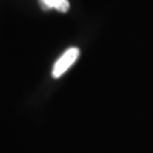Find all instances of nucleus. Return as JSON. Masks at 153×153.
Masks as SVG:
<instances>
[{"mask_svg":"<svg viewBox=\"0 0 153 153\" xmlns=\"http://www.w3.org/2000/svg\"><path fill=\"white\" fill-rule=\"evenodd\" d=\"M39 4L44 10H49L53 8L60 13H66L71 7L68 0H39Z\"/></svg>","mask_w":153,"mask_h":153,"instance_id":"2","label":"nucleus"},{"mask_svg":"<svg viewBox=\"0 0 153 153\" xmlns=\"http://www.w3.org/2000/svg\"><path fill=\"white\" fill-rule=\"evenodd\" d=\"M78 56H79L78 48L73 47V48H69L68 50H66L65 52H64V55L56 61L55 66H53V69H52V76L55 77V78L60 77L77 60Z\"/></svg>","mask_w":153,"mask_h":153,"instance_id":"1","label":"nucleus"}]
</instances>
